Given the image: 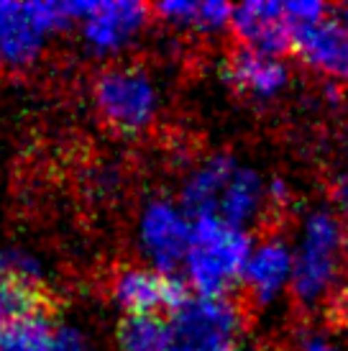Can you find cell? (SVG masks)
<instances>
[{
	"mask_svg": "<svg viewBox=\"0 0 348 351\" xmlns=\"http://www.w3.org/2000/svg\"><path fill=\"white\" fill-rule=\"evenodd\" d=\"M179 203L195 221L213 218L249 231V226L256 223L266 208L274 205L271 180L238 156L215 152L190 167Z\"/></svg>",
	"mask_w": 348,
	"mask_h": 351,
	"instance_id": "obj_1",
	"label": "cell"
},
{
	"mask_svg": "<svg viewBox=\"0 0 348 351\" xmlns=\"http://www.w3.org/2000/svg\"><path fill=\"white\" fill-rule=\"evenodd\" d=\"M292 295L315 308L338 290L348 264V226L333 208L318 205L300 218L292 239Z\"/></svg>",
	"mask_w": 348,
	"mask_h": 351,
	"instance_id": "obj_2",
	"label": "cell"
},
{
	"mask_svg": "<svg viewBox=\"0 0 348 351\" xmlns=\"http://www.w3.org/2000/svg\"><path fill=\"white\" fill-rule=\"evenodd\" d=\"M90 100L100 121L126 136L144 134L162 113L159 82L134 62H113L100 69L90 85Z\"/></svg>",
	"mask_w": 348,
	"mask_h": 351,
	"instance_id": "obj_3",
	"label": "cell"
},
{
	"mask_svg": "<svg viewBox=\"0 0 348 351\" xmlns=\"http://www.w3.org/2000/svg\"><path fill=\"white\" fill-rule=\"evenodd\" d=\"M251 244L246 228H236L213 218L195 221L190 249L182 262L187 285L197 295H228L241 282Z\"/></svg>",
	"mask_w": 348,
	"mask_h": 351,
	"instance_id": "obj_4",
	"label": "cell"
},
{
	"mask_svg": "<svg viewBox=\"0 0 348 351\" xmlns=\"http://www.w3.org/2000/svg\"><path fill=\"white\" fill-rule=\"evenodd\" d=\"M72 26L69 3L39 0H0V67H34L54 34Z\"/></svg>",
	"mask_w": 348,
	"mask_h": 351,
	"instance_id": "obj_5",
	"label": "cell"
},
{
	"mask_svg": "<svg viewBox=\"0 0 348 351\" xmlns=\"http://www.w3.org/2000/svg\"><path fill=\"white\" fill-rule=\"evenodd\" d=\"M82 49L95 59H118L144 36L151 8L136 0H69Z\"/></svg>",
	"mask_w": 348,
	"mask_h": 351,
	"instance_id": "obj_6",
	"label": "cell"
},
{
	"mask_svg": "<svg viewBox=\"0 0 348 351\" xmlns=\"http://www.w3.org/2000/svg\"><path fill=\"white\" fill-rule=\"evenodd\" d=\"M172 351H225L243 331V313L223 295H184L166 318Z\"/></svg>",
	"mask_w": 348,
	"mask_h": 351,
	"instance_id": "obj_7",
	"label": "cell"
},
{
	"mask_svg": "<svg viewBox=\"0 0 348 351\" xmlns=\"http://www.w3.org/2000/svg\"><path fill=\"white\" fill-rule=\"evenodd\" d=\"M192 228L195 218L179 200L166 195L149 197L136 215V246L149 267L172 274L182 269Z\"/></svg>",
	"mask_w": 348,
	"mask_h": 351,
	"instance_id": "obj_8",
	"label": "cell"
},
{
	"mask_svg": "<svg viewBox=\"0 0 348 351\" xmlns=\"http://www.w3.org/2000/svg\"><path fill=\"white\" fill-rule=\"evenodd\" d=\"M110 300L126 315H159L182 300L184 287L149 264H126L110 280Z\"/></svg>",
	"mask_w": 348,
	"mask_h": 351,
	"instance_id": "obj_9",
	"label": "cell"
},
{
	"mask_svg": "<svg viewBox=\"0 0 348 351\" xmlns=\"http://www.w3.org/2000/svg\"><path fill=\"white\" fill-rule=\"evenodd\" d=\"M292 241L279 234H269L251 244L241 282L259 305H269L292 290Z\"/></svg>",
	"mask_w": 348,
	"mask_h": 351,
	"instance_id": "obj_10",
	"label": "cell"
},
{
	"mask_svg": "<svg viewBox=\"0 0 348 351\" xmlns=\"http://www.w3.org/2000/svg\"><path fill=\"white\" fill-rule=\"evenodd\" d=\"M292 47L312 72L328 80H348V23L338 13L297 29Z\"/></svg>",
	"mask_w": 348,
	"mask_h": 351,
	"instance_id": "obj_11",
	"label": "cell"
},
{
	"mask_svg": "<svg viewBox=\"0 0 348 351\" xmlns=\"http://www.w3.org/2000/svg\"><path fill=\"white\" fill-rule=\"evenodd\" d=\"M231 26L243 47L269 54H282L295 39V23L290 21L287 3L277 0H246L236 5Z\"/></svg>",
	"mask_w": 348,
	"mask_h": 351,
	"instance_id": "obj_12",
	"label": "cell"
},
{
	"mask_svg": "<svg viewBox=\"0 0 348 351\" xmlns=\"http://www.w3.org/2000/svg\"><path fill=\"white\" fill-rule=\"evenodd\" d=\"M225 80L246 98L274 100L290 85V67L279 54L241 47L225 62Z\"/></svg>",
	"mask_w": 348,
	"mask_h": 351,
	"instance_id": "obj_13",
	"label": "cell"
},
{
	"mask_svg": "<svg viewBox=\"0 0 348 351\" xmlns=\"http://www.w3.org/2000/svg\"><path fill=\"white\" fill-rule=\"evenodd\" d=\"M162 23L195 36H215L231 26L233 5L223 0H166L154 8Z\"/></svg>",
	"mask_w": 348,
	"mask_h": 351,
	"instance_id": "obj_14",
	"label": "cell"
},
{
	"mask_svg": "<svg viewBox=\"0 0 348 351\" xmlns=\"http://www.w3.org/2000/svg\"><path fill=\"white\" fill-rule=\"evenodd\" d=\"M118 351H172V339L162 315H126L116 331Z\"/></svg>",
	"mask_w": 348,
	"mask_h": 351,
	"instance_id": "obj_15",
	"label": "cell"
},
{
	"mask_svg": "<svg viewBox=\"0 0 348 351\" xmlns=\"http://www.w3.org/2000/svg\"><path fill=\"white\" fill-rule=\"evenodd\" d=\"M0 351H54V323L36 311L10 326H3Z\"/></svg>",
	"mask_w": 348,
	"mask_h": 351,
	"instance_id": "obj_16",
	"label": "cell"
},
{
	"mask_svg": "<svg viewBox=\"0 0 348 351\" xmlns=\"http://www.w3.org/2000/svg\"><path fill=\"white\" fill-rule=\"evenodd\" d=\"M0 280L13 282L26 290H39L47 280V267L39 259V254L23 246H3L0 249Z\"/></svg>",
	"mask_w": 348,
	"mask_h": 351,
	"instance_id": "obj_17",
	"label": "cell"
},
{
	"mask_svg": "<svg viewBox=\"0 0 348 351\" xmlns=\"http://www.w3.org/2000/svg\"><path fill=\"white\" fill-rule=\"evenodd\" d=\"M36 293L0 280V328L36 313Z\"/></svg>",
	"mask_w": 348,
	"mask_h": 351,
	"instance_id": "obj_18",
	"label": "cell"
},
{
	"mask_svg": "<svg viewBox=\"0 0 348 351\" xmlns=\"http://www.w3.org/2000/svg\"><path fill=\"white\" fill-rule=\"evenodd\" d=\"M54 351H92V346L77 323H54Z\"/></svg>",
	"mask_w": 348,
	"mask_h": 351,
	"instance_id": "obj_19",
	"label": "cell"
},
{
	"mask_svg": "<svg viewBox=\"0 0 348 351\" xmlns=\"http://www.w3.org/2000/svg\"><path fill=\"white\" fill-rule=\"evenodd\" d=\"M297 351H348V349L336 339V336L312 331L302 336L300 343H297Z\"/></svg>",
	"mask_w": 348,
	"mask_h": 351,
	"instance_id": "obj_20",
	"label": "cell"
},
{
	"mask_svg": "<svg viewBox=\"0 0 348 351\" xmlns=\"http://www.w3.org/2000/svg\"><path fill=\"white\" fill-rule=\"evenodd\" d=\"M333 195H336V213H338L340 218H343V223L348 226V169L336 180Z\"/></svg>",
	"mask_w": 348,
	"mask_h": 351,
	"instance_id": "obj_21",
	"label": "cell"
},
{
	"mask_svg": "<svg viewBox=\"0 0 348 351\" xmlns=\"http://www.w3.org/2000/svg\"><path fill=\"white\" fill-rule=\"evenodd\" d=\"M338 16L348 23V3H343V5H340V8H338Z\"/></svg>",
	"mask_w": 348,
	"mask_h": 351,
	"instance_id": "obj_22",
	"label": "cell"
},
{
	"mask_svg": "<svg viewBox=\"0 0 348 351\" xmlns=\"http://www.w3.org/2000/svg\"><path fill=\"white\" fill-rule=\"evenodd\" d=\"M225 351H243V349H238V346H231V349H225Z\"/></svg>",
	"mask_w": 348,
	"mask_h": 351,
	"instance_id": "obj_23",
	"label": "cell"
}]
</instances>
